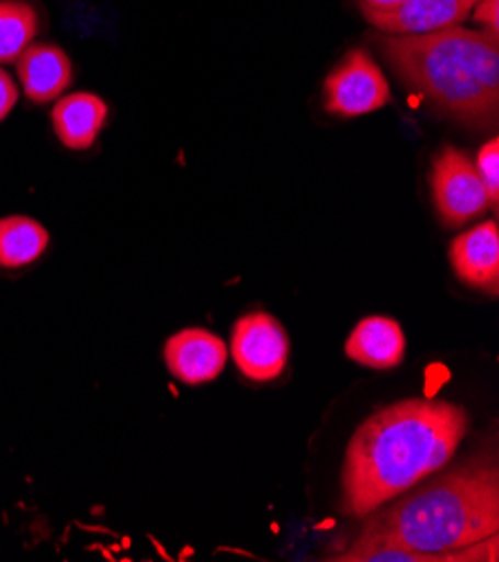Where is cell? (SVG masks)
Returning a JSON list of instances; mask_svg holds the SVG:
<instances>
[{
  "label": "cell",
  "instance_id": "6da1fadb",
  "mask_svg": "<svg viewBox=\"0 0 499 562\" xmlns=\"http://www.w3.org/2000/svg\"><path fill=\"white\" fill-rule=\"evenodd\" d=\"M451 402L410 397L370 415L352 435L341 473V512L365 518L446 467L468 432Z\"/></svg>",
  "mask_w": 499,
  "mask_h": 562
},
{
  "label": "cell",
  "instance_id": "7a4b0ae2",
  "mask_svg": "<svg viewBox=\"0 0 499 562\" xmlns=\"http://www.w3.org/2000/svg\"><path fill=\"white\" fill-rule=\"evenodd\" d=\"M499 531V471L479 456L436 471L365 516L354 544L449 553Z\"/></svg>",
  "mask_w": 499,
  "mask_h": 562
},
{
  "label": "cell",
  "instance_id": "3957f363",
  "mask_svg": "<svg viewBox=\"0 0 499 562\" xmlns=\"http://www.w3.org/2000/svg\"><path fill=\"white\" fill-rule=\"evenodd\" d=\"M395 75L430 105L460 124L495 128L499 115L497 36L468 27L376 36Z\"/></svg>",
  "mask_w": 499,
  "mask_h": 562
},
{
  "label": "cell",
  "instance_id": "277c9868",
  "mask_svg": "<svg viewBox=\"0 0 499 562\" xmlns=\"http://www.w3.org/2000/svg\"><path fill=\"white\" fill-rule=\"evenodd\" d=\"M430 189L436 213L449 227H462L481 215L490 202L470 157L455 148H441L430 166Z\"/></svg>",
  "mask_w": 499,
  "mask_h": 562
},
{
  "label": "cell",
  "instance_id": "5b68a950",
  "mask_svg": "<svg viewBox=\"0 0 499 562\" xmlns=\"http://www.w3.org/2000/svg\"><path fill=\"white\" fill-rule=\"evenodd\" d=\"M390 99V83L365 49H352L325 79V110L334 117L370 115Z\"/></svg>",
  "mask_w": 499,
  "mask_h": 562
},
{
  "label": "cell",
  "instance_id": "8992f818",
  "mask_svg": "<svg viewBox=\"0 0 499 562\" xmlns=\"http://www.w3.org/2000/svg\"><path fill=\"white\" fill-rule=\"evenodd\" d=\"M231 355L247 379H279L290 361V336L279 318L266 312H251L231 329Z\"/></svg>",
  "mask_w": 499,
  "mask_h": 562
},
{
  "label": "cell",
  "instance_id": "52a82bcc",
  "mask_svg": "<svg viewBox=\"0 0 499 562\" xmlns=\"http://www.w3.org/2000/svg\"><path fill=\"white\" fill-rule=\"evenodd\" d=\"M227 359V344L202 327H186L173 334L163 346L166 368L186 385H202L217 379Z\"/></svg>",
  "mask_w": 499,
  "mask_h": 562
},
{
  "label": "cell",
  "instance_id": "ba28073f",
  "mask_svg": "<svg viewBox=\"0 0 499 562\" xmlns=\"http://www.w3.org/2000/svg\"><path fill=\"white\" fill-rule=\"evenodd\" d=\"M451 262L462 283L497 296L499 290V229L488 220L457 236L451 245Z\"/></svg>",
  "mask_w": 499,
  "mask_h": 562
},
{
  "label": "cell",
  "instance_id": "9c48e42d",
  "mask_svg": "<svg viewBox=\"0 0 499 562\" xmlns=\"http://www.w3.org/2000/svg\"><path fill=\"white\" fill-rule=\"evenodd\" d=\"M16 68L21 88L32 103L57 101L75 77L70 56L49 43H32L16 59Z\"/></svg>",
  "mask_w": 499,
  "mask_h": 562
},
{
  "label": "cell",
  "instance_id": "30bf717a",
  "mask_svg": "<svg viewBox=\"0 0 499 562\" xmlns=\"http://www.w3.org/2000/svg\"><path fill=\"white\" fill-rule=\"evenodd\" d=\"M473 5L475 0H406L393 12L363 16L385 34H428L460 25Z\"/></svg>",
  "mask_w": 499,
  "mask_h": 562
},
{
  "label": "cell",
  "instance_id": "8fae6325",
  "mask_svg": "<svg viewBox=\"0 0 499 562\" xmlns=\"http://www.w3.org/2000/svg\"><path fill=\"white\" fill-rule=\"evenodd\" d=\"M345 355L354 363L372 370L397 368L406 357L404 329L397 321L387 316L363 318L348 336Z\"/></svg>",
  "mask_w": 499,
  "mask_h": 562
},
{
  "label": "cell",
  "instance_id": "7c38bea8",
  "mask_svg": "<svg viewBox=\"0 0 499 562\" xmlns=\"http://www.w3.org/2000/svg\"><path fill=\"white\" fill-rule=\"evenodd\" d=\"M107 122V103L92 92H70L52 110L54 135L70 150H88Z\"/></svg>",
  "mask_w": 499,
  "mask_h": 562
},
{
  "label": "cell",
  "instance_id": "4fadbf2b",
  "mask_svg": "<svg viewBox=\"0 0 499 562\" xmlns=\"http://www.w3.org/2000/svg\"><path fill=\"white\" fill-rule=\"evenodd\" d=\"M49 245V234L30 215L0 217V267L21 269L36 262Z\"/></svg>",
  "mask_w": 499,
  "mask_h": 562
},
{
  "label": "cell",
  "instance_id": "5bb4252c",
  "mask_svg": "<svg viewBox=\"0 0 499 562\" xmlns=\"http://www.w3.org/2000/svg\"><path fill=\"white\" fill-rule=\"evenodd\" d=\"M38 12L27 0H0V66L14 64L38 34Z\"/></svg>",
  "mask_w": 499,
  "mask_h": 562
},
{
  "label": "cell",
  "instance_id": "9a60e30c",
  "mask_svg": "<svg viewBox=\"0 0 499 562\" xmlns=\"http://www.w3.org/2000/svg\"><path fill=\"white\" fill-rule=\"evenodd\" d=\"M327 560L339 562H455V553H419L385 544H352L348 551Z\"/></svg>",
  "mask_w": 499,
  "mask_h": 562
},
{
  "label": "cell",
  "instance_id": "2e32d148",
  "mask_svg": "<svg viewBox=\"0 0 499 562\" xmlns=\"http://www.w3.org/2000/svg\"><path fill=\"white\" fill-rule=\"evenodd\" d=\"M475 168H477L479 180L488 193L490 209H497V202H499V142H497V137L488 139L481 146Z\"/></svg>",
  "mask_w": 499,
  "mask_h": 562
},
{
  "label": "cell",
  "instance_id": "e0dca14e",
  "mask_svg": "<svg viewBox=\"0 0 499 562\" xmlns=\"http://www.w3.org/2000/svg\"><path fill=\"white\" fill-rule=\"evenodd\" d=\"M16 101H19V86L3 68H0V122L10 117Z\"/></svg>",
  "mask_w": 499,
  "mask_h": 562
},
{
  "label": "cell",
  "instance_id": "ac0fdd59",
  "mask_svg": "<svg viewBox=\"0 0 499 562\" xmlns=\"http://www.w3.org/2000/svg\"><path fill=\"white\" fill-rule=\"evenodd\" d=\"M479 8L475 14V21L492 36L499 32V0H477Z\"/></svg>",
  "mask_w": 499,
  "mask_h": 562
},
{
  "label": "cell",
  "instance_id": "d6986e66",
  "mask_svg": "<svg viewBox=\"0 0 499 562\" xmlns=\"http://www.w3.org/2000/svg\"><path fill=\"white\" fill-rule=\"evenodd\" d=\"M406 0H359L361 12L363 14H383V12H393L399 5H404Z\"/></svg>",
  "mask_w": 499,
  "mask_h": 562
},
{
  "label": "cell",
  "instance_id": "ffe728a7",
  "mask_svg": "<svg viewBox=\"0 0 499 562\" xmlns=\"http://www.w3.org/2000/svg\"><path fill=\"white\" fill-rule=\"evenodd\" d=\"M475 3H477V0H475Z\"/></svg>",
  "mask_w": 499,
  "mask_h": 562
}]
</instances>
